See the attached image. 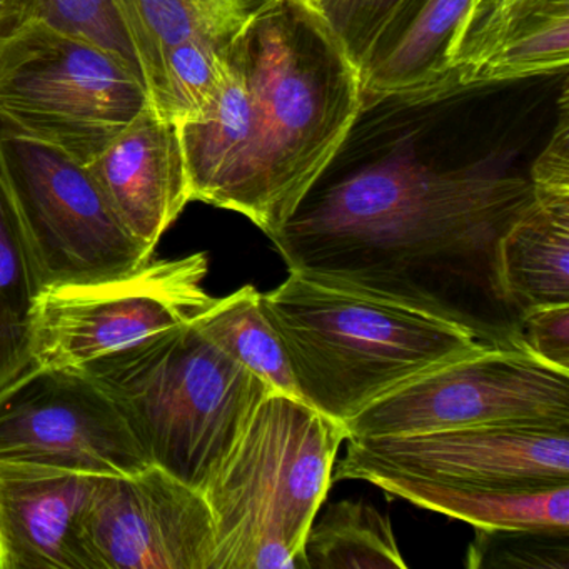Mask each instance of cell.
Returning <instances> with one entry per match:
<instances>
[{
    "instance_id": "1",
    "label": "cell",
    "mask_w": 569,
    "mask_h": 569,
    "mask_svg": "<svg viewBox=\"0 0 569 569\" xmlns=\"http://www.w3.org/2000/svg\"><path fill=\"white\" fill-rule=\"evenodd\" d=\"M532 199L531 166L516 169L506 156L442 161L408 141L358 166L329 164L271 241L288 269L526 351L499 244Z\"/></svg>"
},
{
    "instance_id": "2",
    "label": "cell",
    "mask_w": 569,
    "mask_h": 569,
    "mask_svg": "<svg viewBox=\"0 0 569 569\" xmlns=\"http://www.w3.org/2000/svg\"><path fill=\"white\" fill-rule=\"evenodd\" d=\"M361 72L308 0H269L236 36L204 114L179 124L191 202L246 216L269 239L341 151Z\"/></svg>"
},
{
    "instance_id": "3",
    "label": "cell",
    "mask_w": 569,
    "mask_h": 569,
    "mask_svg": "<svg viewBox=\"0 0 569 569\" xmlns=\"http://www.w3.org/2000/svg\"><path fill=\"white\" fill-rule=\"evenodd\" d=\"M261 306L302 401L342 425L409 379L488 346L445 319L299 269L261 292Z\"/></svg>"
},
{
    "instance_id": "4",
    "label": "cell",
    "mask_w": 569,
    "mask_h": 569,
    "mask_svg": "<svg viewBox=\"0 0 569 569\" xmlns=\"http://www.w3.org/2000/svg\"><path fill=\"white\" fill-rule=\"evenodd\" d=\"M348 438L342 422L302 399L266 396L204 489L212 569H306V538Z\"/></svg>"
},
{
    "instance_id": "5",
    "label": "cell",
    "mask_w": 569,
    "mask_h": 569,
    "mask_svg": "<svg viewBox=\"0 0 569 569\" xmlns=\"http://www.w3.org/2000/svg\"><path fill=\"white\" fill-rule=\"evenodd\" d=\"M82 372L118 402L149 462L201 492L274 392L194 321Z\"/></svg>"
},
{
    "instance_id": "6",
    "label": "cell",
    "mask_w": 569,
    "mask_h": 569,
    "mask_svg": "<svg viewBox=\"0 0 569 569\" xmlns=\"http://www.w3.org/2000/svg\"><path fill=\"white\" fill-rule=\"evenodd\" d=\"M148 106L119 56L36 19L0 29V128L88 164Z\"/></svg>"
},
{
    "instance_id": "7",
    "label": "cell",
    "mask_w": 569,
    "mask_h": 569,
    "mask_svg": "<svg viewBox=\"0 0 569 569\" xmlns=\"http://www.w3.org/2000/svg\"><path fill=\"white\" fill-rule=\"evenodd\" d=\"M208 256L146 262L131 274L41 289L32 309L31 362L84 371L194 321L211 301Z\"/></svg>"
},
{
    "instance_id": "8",
    "label": "cell",
    "mask_w": 569,
    "mask_h": 569,
    "mask_svg": "<svg viewBox=\"0 0 569 569\" xmlns=\"http://www.w3.org/2000/svg\"><path fill=\"white\" fill-rule=\"evenodd\" d=\"M12 199L39 291L131 274L151 261L86 164L0 128Z\"/></svg>"
},
{
    "instance_id": "9",
    "label": "cell",
    "mask_w": 569,
    "mask_h": 569,
    "mask_svg": "<svg viewBox=\"0 0 569 569\" xmlns=\"http://www.w3.org/2000/svg\"><path fill=\"white\" fill-rule=\"evenodd\" d=\"M348 441L332 482L402 478L498 491L569 485V421L491 422Z\"/></svg>"
},
{
    "instance_id": "10",
    "label": "cell",
    "mask_w": 569,
    "mask_h": 569,
    "mask_svg": "<svg viewBox=\"0 0 569 569\" xmlns=\"http://www.w3.org/2000/svg\"><path fill=\"white\" fill-rule=\"evenodd\" d=\"M532 419L569 421V371L522 349L482 346L386 392L345 426L358 439Z\"/></svg>"
},
{
    "instance_id": "11",
    "label": "cell",
    "mask_w": 569,
    "mask_h": 569,
    "mask_svg": "<svg viewBox=\"0 0 569 569\" xmlns=\"http://www.w3.org/2000/svg\"><path fill=\"white\" fill-rule=\"evenodd\" d=\"M0 459L96 476L151 465L118 402L91 376L34 362L0 388Z\"/></svg>"
},
{
    "instance_id": "12",
    "label": "cell",
    "mask_w": 569,
    "mask_h": 569,
    "mask_svg": "<svg viewBox=\"0 0 569 569\" xmlns=\"http://www.w3.org/2000/svg\"><path fill=\"white\" fill-rule=\"evenodd\" d=\"M81 548L84 569H212L211 508L204 492L156 465L102 476Z\"/></svg>"
},
{
    "instance_id": "13",
    "label": "cell",
    "mask_w": 569,
    "mask_h": 569,
    "mask_svg": "<svg viewBox=\"0 0 569 569\" xmlns=\"http://www.w3.org/2000/svg\"><path fill=\"white\" fill-rule=\"evenodd\" d=\"M569 0H472L448 56V89L566 74Z\"/></svg>"
},
{
    "instance_id": "14",
    "label": "cell",
    "mask_w": 569,
    "mask_h": 569,
    "mask_svg": "<svg viewBox=\"0 0 569 569\" xmlns=\"http://www.w3.org/2000/svg\"><path fill=\"white\" fill-rule=\"evenodd\" d=\"M101 479L0 459V569H84L82 521Z\"/></svg>"
},
{
    "instance_id": "15",
    "label": "cell",
    "mask_w": 569,
    "mask_h": 569,
    "mask_svg": "<svg viewBox=\"0 0 569 569\" xmlns=\"http://www.w3.org/2000/svg\"><path fill=\"white\" fill-rule=\"evenodd\" d=\"M86 168L122 226L151 251L191 202L179 126L151 106Z\"/></svg>"
},
{
    "instance_id": "16",
    "label": "cell",
    "mask_w": 569,
    "mask_h": 569,
    "mask_svg": "<svg viewBox=\"0 0 569 569\" xmlns=\"http://www.w3.org/2000/svg\"><path fill=\"white\" fill-rule=\"evenodd\" d=\"M502 282L522 315L569 305V192H535L499 244Z\"/></svg>"
},
{
    "instance_id": "17",
    "label": "cell",
    "mask_w": 569,
    "mask_h": 569,
    "mask_svg": "<svg viewBox=\"0 0 569 569\" xmlns=\"http://www.w3.org/2000/svg\"><path fill=\"white\" fill-rule=\"evenodd\" d=\"M142 81L188 42H232L269 0H112Z\"/></svg>"
},
{
    "instance_id": "18",
    "label": "cell",
    "mask_w": 569,
    "mask_h": 569,
    "mask_svg": "<svg viewBox=\"0 0 569 569\" xmlns=\"http://www.w3.org/2000/svg\"><path fill=\"white\" fill-rule=\"evenodd\" d=\"M419 508L469 522L475 529H559L569 531V485L545 491L452 488L415 479L372 482Z\"/></svg>"
},
{
    "instance_id": "19",
    "label": "cell",
    "mask_w": 569,
    "mask_h": 569,
    "mask_svg": "<svg viewBox=\"0 0 569 569\" xmlns=\"http://www.w3.org/2000/svg\"><path fill=\"white\" fill-rule=\"evenodd\" d=\"M38 292L0 141V388L31 365L32 309Z\"/></svg>"
},
{
    "instance_id": "20",
    "label": "cell",
    "mask_w": 569,
    "mask_h": 569,
    "mask_svg": "<svg viewBox=\"0 0 569 569\" xmlns=\"http://www.w3.org/2000/svg\"><path fill=\"white\" fill-rule=\"evenodd\" d=\"M194 322L226 355L276 392L302 399L281 341L262 311L261 292L254 286H242L226 298H211Z\"/></svg>"
},
{
    "instance_id": "21",
    "label": "cell",
    "mask_w": 569,
    "mask_h": 569,
    "mask_svg": "<svg viewBox=\"0 0 569 569\" xmlns=\"http://www.w3.org/2000/svg\"><path fill=\"white\" fill-rule=\"evenodd\" d=\"M306 569H406L391 521L375 506L339 501L329 506L306 538Z\"/></svg>"
},
{
    "instance_id": "22",
    "label": "cell",
    "mask_w": 569,
    "mask_h": 569,
    "mask_svg": "<svg viewBox=\"0 0 569 569\" xmlns=\"http://www.w3.org/2000/svg\"><path fill=\"white\" fill-rule=\"evenodd\" d=\"M29 19L92 42L124 59L139 71L131 42L112 0H8L4 28Z\"/></svg>"
},
{
    "instance_id": "23",
    "label": "cell",
    "mask_w": 569,
    "mask_h": 569,
    "mask_svg": "<svg viewBox=\"0 0 569 569\" xmlns=\"http://www.w3.org/2000/svg\"><path fill=\"white\" fill-rule=\"evenodd\" d=\"M466 566L472 569H568L569 531L476 529Z\"/></svg>"
},
{
    "instance_id": "24",
    "label": "cell",
    "mask_w": 569,
    "mask_h": 569,
    "mask_svg": "<svg viewBox=\"0 0 569 569\" xmlns=\"http://www.w3.org/2000/svg\"><path fill=\"white\" fill-rule=\"evenodd\" d=\"M402 4L405 0H318L312 8L361 72L376 42Z\"/></svg>"
},
{
    "instance_id": "25",
    "label": "cell",
    "mask_w": 569,
    "mask_h": 569,
    "mask_svg": "<svg viewBox=\"0 0 569 569\" xmlns=\"http://www.w3.org/2000/svg\"><path fill=\"white\" fill-rule=\"evenodd\" d=\"M526 351L569 371V305L546 306L526 312L522 319Z\"/></svg>"
},
{
    "instance_id": "26",
    "label": "cell",
    "mask_w": 569,
    "mask_h": 569,
    "mask_svg": "<svg viewBox=\"0 0 569 569\" xmlns=\"http://www.w3.org/2000/svg\"><path fill=\"white\" fill-rule=\"evenodd\" d=\"M309 4H316V2H318V0H308Z\"/></svg>"
}]
</instances>
